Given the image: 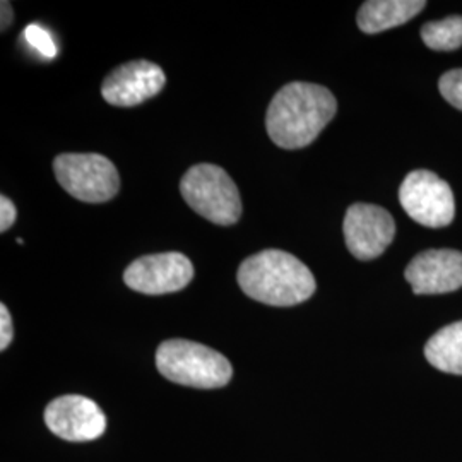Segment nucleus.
<instances>
[{"instance_id":"14","label":"nucleus","mask_w":462,"mask_h":462,"mask_svg":"<svg viewBox=\"0 0 462 462\" xmlns=\"http://www.w3.org/2000/svg\"><path fill=\"white\" fill-rule=\"evenodd\" d=\"M421 38L425 45L439 51H450L462 45V17H446L442 21L427 23L421 28Z\"/></svg>"},{"instance_id":"11","label":"nucleus","mask_w":462,"mask_h":462,"mask_svg":"<svg viewBox=\"0 0 462 462\" xmlns=\"http://www.w3.org/2000/svg\"><path fill=\"white\" fill-rule=\"evenodd\" d=\"M414 295H444L462 288V252L425 250L404 271Z\"/></svg>"},{"instance_id":"3","label":"nucleus","mask_w":462,"mask_h":462,"mask_svg":"<svg viewBox=\"0 0 462 462\" xmlns=\"http://www.w3.org/2000/svg\"><path fill=\"white\" fill-rule=\"evenodd\" d=\"M160 374L175 383L196 389H219L231 380L230 362L216 349L187 339H168L156 351Z\"/></svg>"},{"instance_id":"17","label":"nucleus","mask_w":462,"mask_h":462,"mask_svg":"<svg viewBox=\"0 0 462 462\" xmlns=\"http://www.w3.org/2000/svg\"><path fill=\"white\" fill-rule=\"evenodd\" d=\"M13 336H14L13 319H11L7 307L2 303L0 305V349L2 351L11 345Z\"/></svg>"},{"instance_id":"7","label":"nucleus","mask_w":462,"mask_h":462,"mask_svg":"<svg viewBox=\"0 0 462 462\" xmlns=\"http://www.w3.org/2000/svg\"><path fill=\"white\" fill-rule=\"evenodd\" d=\"M194 265L180 252L144 255L134 261L124 273L125 284L144 295L177 293L190 284Z\"/></svg>"},{"instance_id":"16","label":"nucleus","mask_w":462,"mask_h":462,"mask_svg":"<svg viewBox=\"0 0 462 462\" xmlns=\"http://www.w3.org/2000/svg\"><path fill=\"white\" fill-rule=\"evenodd\" d=\"M24 38L26 42L38 50L43 57L47 59H53L57 55V47L51 40L49 32H45L40 24H30L26 30H24Z\"/></svg>"},{"instance_id":"9","label":"nucleus","mask_w":462,"mask_h":462,"mask_svg":"<svg viewBox=\"0 0 462 462\" xmlns=\"http://www.w3.org/2000/svg\"><path fill=\"white\" fill-rule=\"evenodd\" d=\"M45 423L50 431L69 442H89L106 430V418L98 404L89 397H57L45 410Z\"/></svg>"},{"instance_id":"4","label":"nucleus","mask_w":462,"mask_h":462,"mask_svg":"<svg viewBox=\"0 0 462 462\" xmlns=\"http://www.w3.org/2000/svg\"><path fill=\"white\" fill-rule=\"evenodd\" d=\"M185 202L208 221L231 226L242 216V199L230 175L211 163L192 166L180 182Z\"/></svg>"},{"instance_id":"1","label":"nucleus","mask_w":462,"mask_h":462,"mask_svg":"<svg viewBox=\"0 0 462 462\" xmlns=\"http://www.w3.org/2000/svg\"><path fill=\"white\" fill-rule=\"evenodd\" d=\"M337 112L328 88L312 83L286 84L265 114V129L276 146L300 149L312 144Z\"/></svg>"},{"instance_id":"8","label":"nucleus","mask_w":462,"mask_h":462,"mask_svg":"<svg viewBox=\"0 0 462 462\" xmlns=\"http://www.w3.org/2000/svg\"><path fill=\"white\" fill-rule=\"evenodd\" d=\"M343 231L347 250L360 261H372L393 244L396 223L387 209L358 202L347 209Z\"/></svg>"},{"instance_id":"5","label":"nucleus","mask_w":462,"mask_h":462,"mask_svg":"<svg viewBox=\"0 0 462 462\" xmlns=\"http://www.w3.org/2000/svg\"><path fill=\"white\" fill-rule=\"evenodd\" d=\"M53 171L66 192L89 204L106 202L120 190L116 166L95 152L60 154L53 162Z\"/></svg>"},{"instance_id":"13","label":"nucleus","mask_w":462,"mask_h":462,"mask_svg":"<svg viewBox=\"0 0 462 462\" xmlns=\"http://www.w3.org/2000/svg\"><path fill=\"white\" fill-rule=\"evenodd\" d=\"M425 356L437 370L462 375V320L433 334L425 346Z\"/></svg>"},{"instance_id":"15","label":"nucleus","mask_w":462,"mask_h":462,"mask_svg":"<svg viewBox=\"0 0 462 462\" xmlns=\"http://www.w3.org/2000/svg\"><path fill=\"white\" fill-rule=\"evenodd\" d=\"M439 88L447 103L462 110V69L446 72L439 81Z\"/></svg>"},{"instance_id":"12","label":"nucleus","mask_w":462,"mask_h":462,"mask_svg":"<svg viewBox=\"0 0 462 462\" xmlns=\"http://www.w3.org/2000/svg\"><path fill=\"white\" fill-rule=\"evenodd\" d=\"M425 5L427 2L423 0H368L358 11V28L366 34L382 33L406 24L418 16Z\"/></svg>"},{"instance_id":"6","label":"nucleus","mask_w":462,"mask_h":462,"mask_svg":"<svg viewBox=\"0 0 462 462\" xmlns=\"http://www.w3.org/2000/svg\"><path fill=\"white\" fill-rule=\"evenodd\" d=\"M399 200L411 219L429 228L447 226L456 215L450 185L429 170H416L404 179Z\"/></svg>"},{"instance_id":"19","label":"nucleus","mask_w":462,"mask_h":462,"mask_svg":"<svg viewBox=\"0 0 462 462\" xmlns=\"http://www.w3.org/2000/svg\"><path fill=\"white\" fill-rule=\"evenodd\" d=\"M13 24V7L9 2H2V32Z\"/></svg>"},{"instance_id":"18","label":"nucleus","mask_w":462,"mask_h":462,"mask_svg":"<svg viewBox=\"0 0 462 462\" xmlns=\"http://www.w3.org/2000/svg\"><path fill=\"white\" fill-rule=\"evenodd\" d=\"M16 217V206L13 204L11 199L2 196V198H0V231L4 233V231L9 230V228L14 225Z\"/></svg>"},{"instance_id":"2","label":"nucleus","mask_w":462,"mask_h":462,"mask_svg":"<svg viewBox=\"0 0 462 462\" xmlns=\"http://www.w3.org/2000/svg\"><path fill=\"white\" fill-rule=\"evenodd\" d=\"M236 280L247 297L271 307H293L315 293L314 274L295 255L282 250H263L250 255Z\"/></svg>"},{"instance_id":"10","label":"nucleus","mask_w":462,"mask_h":462,"mask_svg":"<svg viewBox=\"0 0 462 462\" xmlns=\"http://www.w3.org/2000/svg\"><path fill=\"white\" fill-rule=\"evenodd\" d=\"M163 69L149 60H134L116 67L101 84V97L114 106H137L162 93Z\"/></svg>"}]
</instances>
